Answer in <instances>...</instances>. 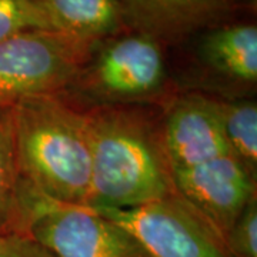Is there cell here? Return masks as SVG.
I'll return each instance as SVG.
<instances>
[{
    "instance_id": "obj_1",
    "label": "cell",
    "mask_w": 257,
    "mask_h": 257,
    "mask_svg": "<svg viewBox=\"0 0 257 257\" xmlns=\"http://www.w3.org/2000/svg\"><path fill=\"white\" fill-rule=\"evenodd\" d=\"M93 210L128 209L176 192L160 142L159 124L138 106L86 109Z\"/></svg>"
},
{
    "instance_id": "obj_2",
    "label": "cell",
    "mask_w": 257,
    "mask_h": 257,
    "mask_svg": "<svg viewBox=\"0 0 257 257\" xmlns=\"http://www.w3.org/2000/svg\"><path fill=\"white\" fill-rule=\"evenodd\" d=\"M12 110L23 186L55 202L89 207L92 150L86 111L64 94L29 97Z\"/></svg>"
},
{
    "instance_id": "obj_3",
    "label": "cell",
    "mask_w": 257,
    "mask_h": 257,
    "mask_svg": "<svg viewBox=\"0 0 257 257\" xmlns=\"http://www.w3.org/2000/svg\"><path fill=\"white\" fill-rule=\"evenodd\" d=\"M167 84V49L128 28L96 43L66 93L77 92L93 106H138L160 97Z\"/></svg>"
},
{
    "instance_id": "obj_4",
    "label": "cell",
    "mask_w": 257,
    "mask_h": 257,
    "mask_svg": "<svg viewBox=\"0 0 257 257\" xmlns=\"http://www.w3.org/2000/svg\"><path fill=\"white\" fill-rule=\"evenodd\" d=\"M19 233L55 257H152L135 236L99 211L50 200L23 183Z\"/></svg>"
},
{
    "instance_id": "obj_5",
    "label": "cell",
    "mask_w": 257,
    "mask_h": 257,
    "mask_svg": "<svg viewBox=\"0 0 257 257\" xmlns=\"http://www.w3.org/2000/svg\"><path fill=\"white\" fill-rule=\"evenodd\" d=\"M99 43V42H97ZM96 43L33 30L0 42V107L45 94H64Z\"/></svg>"
},
{
    "instance_id": "obj_6",
    "label": "cell",
    "mask_w": 257,
    "mask_h": 257,
    "mask_svg": "<svg viewBox=\"0 0 257 257\" xmlns=\"http://www.w3.org/2000/svg\"><path fill=\"white\" fill-rule=\"evenodd\" d=\"M135 236L152 257H231L224 240L182 196L96 210Z\"/></svg>"
},
{
    "instance_id": "obj_7",
    "label": "cell",
    "mask_w": 257,
    "mask_h": 257,
    "mask_svg": "<svg viewBox=\"0 0 257 257\" xmlns=\"http://www.w3.org/2000/svg\"><path fill=\"white\" fill-rule=\"evenodd\" d=\"M251 13L203 29L175 47L186 50L192 72L206 82L251 90L257 84V25Z\"/></svg>"
},
{
    "instance_id": "obj_8",
    "label": "cell",
    "mask_w": 257,
    "mask_h": 257,
    "mask_svg": "<svg viewBox=\"0 0 257 257\" xmlns=\"http://www.w3.org/2000/svg\"><path fill=\"white\" fill-rule=\"evenodd\" d=\"M176 193L219 233L226 236L248 202L256 197V179L231 156L172 172Z\"/></svg>"
},
{
    "instance_id": "obj_9",
    "label": "cell",
    "mask_w": 257,
    "mask_h": 257,
    "mask_svg": "<svg viewBox=\"0 0 257 257\" xmlns=\"http://www.w3.org/2000/svg\"><path fill=\"white\" fill-rule=\"evenodd\" d=\"M170 172L230 155L223 136L217 99L200 93L176 97L159 124Z\"/></svg>"
},
{
    "instance_id": "obj_10",
    "label": "cell",
    "mask_w": 257,
    "mask_h": 257,
    "mask_svg": "<svg viewBox=\"0 0 257 257\" xmlns=\"http://www.w3.org/2000/svg\"><path fill=\"white\" fill-rule=\"evenodd\" d=\"M130 29L172 49L203 29L254 12L256 0H120Z\"/></svg>"
},
{
    "instance_id": "obj_11",
    "label": "cell",
    "mask_w": 257,
    "mask_h": 257,
    "mask_svg": "<svg viewBox=\"0 0 257 257\" xmlns=\"http://www.w3.org/2000/svg\"><path fill=\"white\" fill-rule=\"evenodd\" d=\"M52 29L97 43L128 29L120 0H37Z\"/></svg>"
},
{
    "instance_id": "obj_12",
    "label": "cell",
    "mask_w": 257,
    "mask_h": 257,
    "mask_svg": "<svg viewBox=\"0 0 257 257\" xmlns=\"http://www.w3.org/2000/svg\"><path fill=\"white\" fill-rule=\"evenodd\" d=\"M221 128L230 155L257 177V104L251 99H217Z\"/></svg>"
},
{
    "instance_id": "obj_13",
    "label": "cell",
    "mask_w": 257,
    "mask_h": 257,
    "mask_svg": "<svg viewBox=\"0 0 257 257\" xmlns=\"http://www.w3.org/2000/svg\"><path fill=\"white\" fill-rule=\"evenodd\" d=\"M22 177L19 170L13 110L0 107V234L19 233Z\"/></svg>"
},
{
    "instance_id": "obj_14",
    "label": "cell",
    "mask_w": 257,
    "mask_h": 257,
    "mask_svg": "<svg viewBox=\"0 0 257 257\" xmlns=\"http://www.w3.org/2000/svg\"><path fill=\"white\" fill-rule=\"evenodd\" d=\"M33 30H53L37 0H0V42Z\"/></svg>"
},
{
    "instance_id": "obj_15",
    "label": "cell",
    "mask_w": 257,
    "mask_h": 257,
    "mask_svg": "<svg viewBox=\"0 0 257 257\" xmlns=\"http://www.w3.org/2000/svg\"><path fill=\"white\" fill-rule=\"evenodd\" d=\"M231 257H257V196L241 211L226 236Z\"/></svg>"
},
{
    "instance_id": "obj_16",
    "label": "cell",
    "mask_w": 257,
    "mask_h": 257,
    "mask_svg": "<svg viewBox=\"0 0 257 257\" xmlns=\"http://www.w3.org/2000/svg\"><path fill=\"white\" fill-rule=\"evenodd\" d=\"M0 257H55L28 234H0Z\"/></svg>"
}]
</instances>
